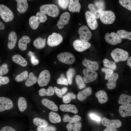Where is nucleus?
I'll use <instances>...</instances> for the list:
<instances>
[{
	"instance_id": "obj_40",
	"label": "nucleus",
	"mask_w": 131,
	"mask_h": 131,
	"mask_svg": "<svg viewBox=\"0 0 131 131\" xmlns=\"http://www.w3.org/2000/svg\"><path fill=\"white\" fill-rule=\"evenodd\" d=\"M28 72L27 71H23L17 75L15 78V80L17 82H21L27 79L28 76Z\"/></svg>"
},
{
	"instance_id": "obj_44",
	"label": "nucleus",
	"mask_w": 131,
	"mask_h": 131,
	"mask_svg": "<svg viewBox=\"0 0 131 131\" xmlns=\"http://www.w3.org/2000/svg\"><path fill=\"white\" fill-rule=\"evenodd\" d=\"M101 71L105 73V79L106 80H108L114 73L112 70L106 68H102Z\"/></svg>"
},
{
	"instance_id": "obj_55",
	"label": "nucleus",
	"mask_w": 131,
	"mask_h": 131,
	"mask_svg": "<svg viewBox=\"0 0 131 131\" xmlns=\"http://www.w3.org/2000/svg\"><path fill=\"white\" fill-rule=\"evenodd\" d=\"M56 95L60 98H62L63 96L61 89H60L56 87H54L53 88Z\"/></svg>"
},
{
	"instance_id": "obj_27",
	"label": "nucleus",
	"mask_w": 131,
	"mask_h": 131,
	"mask_svg": "<svg viewBox=\"0 0 131 131\" xmlns=\"http://www.w3.org/2000/svg\"><path fill=\"white\" fill-rule=\"evenodd\" d=\"M12 59L14 62L22 66L25 67L27 65L26 61L20 55L16 54L13 56Z\"/></svg>"
},
{
	"instance_id": "obj_7",
	"label": "nucleus",
	"mask_w": 131,
	"mask_h": 131,
	"mask_svg": "<svg viewBox=\"0 0 131 131\" xmlns=\"http://www.w3.org/2000/svg\"><path fill=\"white\" fill-rule=\"evenodd\" d=\"M63 40V37L60 34L54 32L48 36L47 43L50 47H55L59 45Z\"/></svg>"
},
{
	"instance_id": "obj_35",
	"label": "nucleus",
	"mask_w": 131,
	"mask_h": 131,
	"mask_svg": "<svg viewBox=\"0 0 131 131\" xmlns=\"http://www.w3.org/2000/svg\"><path fill=\"white\" fill-rule=\"evenodd\" d=\"M116 33L121 38L131 40V32L125 30H120L117 31Z\"/></svg>"
},
{
	"instance_id": "obj_61",
	"label": "nucleus",
	"mask_w": 131,
	"mask_h": 131,
	"mask_svg": "<svg viewBox=\"0 0 131 131\" xmlns=\"http://www.w3.org/2000/svg\"><path fill=\"white\" fill-rule=\"evenodd\" d=\"M5 28V26L4 24L0 20V30H3Z\"/></svg>"
},
{
	"instance_id": "obj_31",
	"label": "nucleus",
	"mask_w": 131,
	"mask_h": 131,
	"mask_svg": "<svg viewBox=\"0 0 131 131\" xmlns=\"http://www.w3.org/2000/svg\"><path fill=\"white\" fill-rule=\"evenodd\" d=\"M40 22L37 17L35 16H31L29 18V24L31 28L35 30L38 27Z\"/></svg>"
},
{
	"instance_id": "obj_51",
	"label": "nucleus",
	"mask_w": 131,
	"mask_h": 131,
	"mask_svg": "<svg viewBox=\"0 0 131 131\" xmlns=\"http://www.w3.org/2000/svg\"><path fill=\"white\" fill-rule=\"evenodd\" d=\"M119 77V75L117 73H115L109 78L108 80V82L111 83H116Z\"/></svg>"
},
{
	"instance_id": "obj_25",
	"label": "nucleus",
	"mask_w": 131,
	"mask_h": 131,
	"mask_svg": "<svg viewBox=\"0 0 131 131\" xmlns=\"http://www.w3.org/2000/svg\"><path fill=\"white\" fill-rule=\"evenodd\" d=\"M119 112L120 115L123 117L131 116V106L121 105L119 106Z\"/></svg>"
},
{
	"instance_id": "obj_13",
	"label": "nucleus",
	"mask_w": 131,
	"mask_h": 131,
	"mask_svg": "<svg viewBox=\"0 0 131 131\" xmlns=\"http://www.w3.org/2000/svg\"><path fill=\"white\" fill-rule=\"evenodd\" d=\"M73 44L75 50L79 52L84 51L89 48L91 45L89 42L79 40H75L73 42Z\"/></svg>"
},
{
	"instance_id": "obj_9",
	"label": "nucleus",
	"mask_w": 131,
	"mask_h": 131,
	"mask_svg": "<svg viewBox=\"0 0 131 131\" xmlns=\"http://www.w3.org/2000/svg\"><path fill=\"white\" fill-rule=\"evenodd\" d=\"M50 77L48 71L45 70L42 71L39 75L37 81L39 86L43 87L47 85L50 81Z\"/></svg>"
},
{
	"instance_id": "obj_3",
	"label": "nucleus",
	"mask_w": 131,
	"mask_h": 131,
	"mask_svg": "<svg viewBox=\"0 0 131 131\" xmlns=\"http://www.w3.org/2000/svg\"><path fill=\"white\" fill-rule=\"evenodd\" d=\"M101 22L106 24H112L115 21V16L114 13L110 10H102L100 16Z\"/></svg>"
},
{
	"instance_id": "obj_39",
	"label": "nucleus",
	"mask_w": 131,
	"mask_h": 131,
	"mask_svg": "<svg viewBox=\"0 0 131 131\" xmlns=\"http://www.w3.org/2000/svg\"><path fill=\"white\" fill-rule=\"evenodd\" d=\"M76 97L74 93H68L63 97V102L66 104L70 102L72 99H75Z\"/></svg>"
},
{
	"instance_id": "obj_53",
	"label": "nucleus",
	"mask_w": 131,
	"mask_h": 131,
	"mask_svg": "<svg viewBox=\"0 0 131 131\" xmlns=\"http://www.w3.org/2000/svg\"><path fill=\"white\" fill-rule=\"evenodd\" d=\"M73 125V131H79L81 130L82 124L80 122H77Z\"/></svg>"
},
{
	"instance_id": "obj_41",
	"label": "nucleus",
	"mask_w": 131,
	"mask_h": 131,
	"mask_svg": "<svg viewBox=\"0 0 131 131\" xmlns=\"http://www.w3.org/2000/svg\"><path fill=\"white\" fill-rule=\"evenodd\" d=\"M75 70L73 68H70L66 73V75L68 83L71 84L72 83L73 78L75 74Z\"/></svg>"
},
{
	"instance_id": "obj_22",
	"label": "nucleus",
	"mask_w": 131,
	"mask_h": 131,
	"mask_svg": "<svg viewBox=\"0 0 131 131\" xmlns=\"http://www.w3.org/2000/svg\"><path fill=\"white\" fill-rule=\"evenodd\" d=\"M82 64L87 68L94 71L97 70L98 68L99 65L97 62L92 61L89 59H85L82 62Z\"/></svg>"
},
{
	"instance_id": "obj_23",
	"label": "nucleus",
	"mask_w": 131,
	"mask_h": 131,
	"mask_svg": "<svg viewBox=\"0 0 131 131\" xmlns=\"http://www.w3.org/2000/svg\"><path fill=\"white\" fill-rule=\"evenodd\" d=\"M95 95L98 98V101L100 104L105 103L108 101V98L106 92L103 90L97 91Z\"/></svg>"
},
{
	"instance_id": "obj_2",
	"label": "nucleus",
	"mask_w": 131,
	"mask_h": 131,
	"mask_svg": "<svg viewBox=\"0 0 131 131\" xmlns=\"http://www.w3.org/2000/svg\"><path fill=\"white\" fill-rule=\"evenodd\" d=\"M111 55L114 60L116 62L126 60L129 57L128 52L122 49L116 48L111 52Z\"/></svg>"
},
{
	"instance_id": "obj_52",
	"label": "nucleus",
	"mask_w": 131,
	"mask_h": 131,
	"mask_svg": "<svg viewBox=\"0 0 131 131\" xmlns=\"http://www.w3.org/2000/svg\"><path fill=\"white\" fill-rule=\"evenodd\" d=\"M95 6L96 8L102 10V11L105 8V4L102 0H97L95 1Z\"/></svg>"
},
{
	"instance_id": "obj_36",
	"label": "nucleus",
	"mask_w": 131,
	"mask_h": 131,
	"mask_svg": "<svg viewBox=\"0 0 131 131\" xmlns=\"http://www.w3.org/2000/svg\"><path fill=\"white\" fill-rule=\"evenodd\" d=\"M33 123L35 125L40 127H44L48 126V123L45 120L38 117L34 118Z\"/></svg>"
},
{
	"instance_id": "obj_6",
	"label": "nucleus",
	"mask_w": 131,
	"mask_h": 131,
	"mask_svg": "<svg viewBox=\"0 0 131 131\" xmlns=\"http://www.w3.org/2000/svg\"><path fill=\"white\" fill-rule=\"evenodd\" d=\"M83 73L84 75L83 81L87 83L94 81L98 77V74L96 71L88 68L83 69Z\"/></svg>"
},
{
	"instance_id": "obj_46",
	"label": "nucleus",
	"mask_w": 131,
	"mask_h": 131,
	"mask_svg": "<svg viewBox=\"0 0 131 131\" xmlns=\"http://www.w3.org/2000/svg\"><path fill=\"white\" fill-rule=\"evenodd\" d=\"M36 16L37 17L40 23L45 22L47 19V16L46 15L40 12H38L36 13Z\"/></svg>"
},
{
	"instance_id": "obj_14",
	"label": "nucleus",
	"mask_w": 131,
	"mask_h": 131,
	"mask_svg": "<svg viewBox=\"0 0 131 131\" xmlns=\"http://www.w3.org/2000/svg\"><path fill=\"white\" fill-rule=\"evenodd\" d=\"M13 106L12 101L9 98L0 97V112L11 109Z\"/></svg>"
},
{
	"instance_id": "obj_56",
	"label": "nucleus",
	"mask_w": 131,
	"mask_h": 131,
	"mask_svg": "<svg viewBox=\"0 0 131 131\" xmlns=\"http://www.w3.org/2000/svg\"><path fill=\"white\" fill-rule=\"evenodd\" d=\"M89 116L92 120L97 121H99L100 120V117L94 114L91 113L89 114Z\"/></svg>"
},
{
	"instance_id": "obj_38",
	"label": "nucleus",
	"mask_w": 131,
	"mask_h": 131,
	"mask_svg": "<svg viewBox=\"0 0 131 131\" xmlns=\"http://www.w3.org/2000/svg\"><path fill=\"white\" fill-rule=\"evenodd\" d=\"M104 66L113 70H115L117 68L115 62L110 61L106 58H105L103 61Z\"/></svg>"
},
{
	"instance_id": "obj_37",
	"label": "nucleus",
	"mask_w": 131,
	"mask_h": 131,
	"mask_svg": "<svg viewBox=\"0 0 131 131\" xmlns=\"http://www.w3.org/2000/svg\"><path fill=\"white\" fill-rule=\"evenodd\" d=\"M63 120L65 122H69V123H72L80 121L81 117L77 115H75L73 117H70L67 115H64Z\"/></svg>"
},
{
	"instance_id": "obj_60",
	"label": "nucleus",
	"mask_w": 131,
	"mask_h": 131,
	"mask_svg": "<svg viewBox=\"0 0 131 131\" xmlns=\"http://www.w3.org/2000/svg\"><path fill=\"white\" fill-rule=\"evenodd\" d=\"M127 64L128 66L131 68V57L130 56L127 59Z\"/></svg>"
},
{
	"instance_id": "obj_30",
	"label": "nucleus",
	"mask_w": 131,
	"mask_h": 131,
	"mask_svg": "<svg viewBox=\"0 0 131 131\" xmlns=\"http://www.w3.org/2000/svg\"><path fill=\"white\" fill-rule=\"evenodd\" d=\"M53 88L51 86L49 87L47 90L43 88L40 89L39 91V95L41 96H52L55 93Z\"/></svg>"
},
{
	"instance_id": "obj_5",
	"label": "nucleus",
	"mask_w": 131,
	"mask_h": 131,
	"mask_svg": "<svg viewBox=\"0 0 131 131\" xmlns=\"http://www.w3.org/2000/svg\"><path fill=\"white\" fill-rule=\"evenodd\" d=\"M57 57L61 62L67 64H73L75 60V58L74 55L68 52L60 53L57 55Z\"/></svg>"
},
{
	"instance_id": "obj_43",
	"label": "nucleus",
	"mask_w": 131,
	"mask_h": 131,
	"mask_svg": "<svg viewBox=\"0 0 131 131\" xmlns=\"http://www.w3.org/2000/svg\"><path fill=\"white\" fill-rule=\"evenodd\" d=\"M119 2L123 7L130 11L131 10V0H119Z\"/></svg>"
},
{
	"instance_id": "obj_4",
	"label": "nucleus",
	"mask_w": 131,
	"mask_h": 131,
	"mask_svg": "<svg viewBox=\"0 0 131 131\" xmlns=\"http://www.w3.org/2000/svg\"><path fill=\"white\" fill-rule=\"evenodd\" d=\"M0 16L6 22L12 21L14 18V15L12 11L3 4L0 5Z\"/></svg>"
},
{
	"instance_id": "obj_59",
	"label": "nucleus",
	"mask_w": 131,
	"mask_h": 131,
	"mask_svg": "<svg viewBox=\"0 0 131 131\" xmlns=\"http://www.w3.org/2000/svg\"><path fill=\"white\" fill-rule=\"evenodd\" d=\"M73 125L72 123H68L66 125V128L68 131H71L73 129Z\"/></svg>"
},
{
	"instance_id": "obj_11",
	"label": "nucleus",
	"mask_w": 131,
	"mask_h": 131,
	"mask_svg": "<svg viewBox=\"0 0 131 131\" xmlns=\"http://www.w3.org/2000/svg\"><path fill=\"white\" fill-rule=\"evenodd\" d=\"M102 123L103 125L106 128L112 129L119 128L122 125V122L119 120H110L106 117L103 118Z\"/></svg>"
},
{
	"instance_id": "obj_15",
	"label": "nucleus",
	"mask_w": 131,
	"mask_h": 131,
	"mask_svg": "<svg viewBox=\"0 0 131 131\" xmlns=\"http://www.w3.org/2000/svg\"><path fill=\"white\" fill-rule=\"evenodd\" d=\"M70 18V15L69 12H66L62 13L57 25L58 28L59 29H63L65 25L69 23Z\"/></svg>"
},
{
	"instance_id": "obj_32",
	"label": "nucleus",
	"mask_w": 131,
	"mask_h": 131,
	"mask_svg": "<svg viewBox=\"0 0 131 131\" xmlns=\"http://www.w3.org/2000/svg\"><path fill=\"white\" fill-rule=\"evenodd\" d=\"M88 8L90 11L94 15L96 19H98L100 17L102 11L101 9L96 8L94 5L91 3L88 5Z\"/></svg>"
},
{
	"instance_id": "obj_1",
	"label": "nucleus",
	"mask_w": 131,
	"mask_h": 131,
	"mask_svg": "<svg viewBox=\"0 0 131 131\" xmlns=\"http://www.w3.org/2000/svg\"><path fill=\"white\" fill-rule=\"evenodd\" d=\"M40 12L53 17L57 16L59 13L58 7L54 4L42 5L40 7Z\"/></svg>"
},
{
	"instance_id": "obj_54",
	"label": "nucleus",
	"mask_w": 131,
	"mask_h": 131,
	"mask_svg": "<svg viewBox=\"0 0 131 131\" xmlns=\"http://www.w3.org/2000/svg\"><path fill=\"white\" fill-rule=\"evenodd\" d=\"M9 78L6 76H0V86L2 85L6 84L9 82Z\"/></svg>"
},
{
	"instance_id": "obj_62",
	"label": "nucleus",
	"mask_w": 131,
	"mask_h": 131,
	"mask_svg": "<svg viewBox=\"0 0 131 131\" xmlns=\"http://www.w3.org/2000/svg\"><path fill=\"white\" fill-rule=\"evenodd\" d=\"M103 131H118L115 129H112L110 128H106Z\"/></svg>"
},
{
	"instance_id": "obj_12",
	"label": "nucleus",
	"mask_w": 131,
	"mask_h": 131,
	"mask_svg": "<svg viewBox=\"0 0 131 131\" xmlns=\"http://www.w3.org/2000/svg\"><path fill=\"white\" fill-rule=\"evenodd\" d=\"M105 39L106 41L109 44L115 45L120 43L122 41V39L120 38L116 33L112 32L110 33H106L105 35Z\"/></svg>"
},
{
	"instance_id": "obj_21",
	"label": "nucleus",
	"mask_w": 131,
	"mask_h": 131,
	"mask_svg": "<svg viewBox=\"0 0 131 131\" xmlns=\"http://www.w3.org/2000/svg\"><path fill=\"white\" fill-rule=\"evenodd\" d=\"M31 41L30 37L27 36H24L19 40L18 47L22 51L26 50L27 48V44L29 43Z\"/></svg>"
},
{
	"instance_id": "obj_26",
	"label": "nucleus",
	"mask_w": 131,
	"mask_h": 131,
	"mask_svg": "<svg viewBox=\"0 0 131 131\" xmlns=\"http://www.w3.org/2000/svg\"><path fill=\"white\" fill-rule=\"evenodd\" d=\"M42 104L49 109L53 111H56L58 108L56 105L53 101L46 98H44L41 100Z\"/></svg>"
},
{
	"instance_id": "obj_28",
	"label": "nucleus",
	"mask_w": 131,
	"mask_h": 131,
	"mask_svg": "<svg viewBox=\"0 0 131 131\" xmlns=\"http://www.w3.org/2000/svg\"><path fill=\"white\" fill-rule=\"evenodd\" d=\"M38 78L33 72L29 74L25 82V85L27 87H30L35 84L37 81Z\"/></svg>"
},
{
	"instance_id": "obj_64",
	"label": "nucleus",
	"mask_w": 131,
	"mask_h": 131,
	"mask_svg": "<svg viewBox=\"0 0 131 131\" xmlns=\"http://www.w3.org/2000/svg\"></svg>"
},
{
	"instance_id": "obj_34",
	"label": "nucleus",
	"mask_w": 131,
	"mask_h": 131,
	"mask_svg": "<svg viewBox=\"0 0 131 131\" xmlns=\"http://www.w3.org/2000/svg\"><path fill=\"white\" fill-rule=\"evenodd\" d=\"M17 105L19 110L21 112H23L26 109L27 106L25 99L22 97L19 98L18 101Z\"/></svg>"
},
{
	"instance_id": "obj_63",
	"label": "nucleus",
	"mask_w": 131,
	"mask_h": 131,
	"mask_svg": "<svg viewBox=\"0 0 131 131\" xmlns=\"http://www.w3.org/2000/svg\"><path fill=\"white\" fill-rule=\"evenodd\" d=\"M62 93L63 95L64 94L67 92V89L66 87H64L61 89Z\"/></svg>"
},
{
	"instance_id": "obj_20",
	"label": "nucleus",
	"mask_w": 131,
	"mask_h": 131,
	"mask_svg": "<svg viewBox=\"0 0 131 131\" xmlns=\"http://www.w3.org/2000/svg\"><path fill=\"white\" fill-rule=\"evenodd\" d=\"M92 93V90L90 87H88L78 92L77 98L79 100L83 101Z\"/></svg>"
},
{
	"instance_id": "obj_18",
	"label": "nucleus",
	"mask_w": 131,
	"mask_h": 131,
	"mask_svg": "<svg viewBox=\"0 0 131 131\" xmlns=\"http://www.w3.org/2000/svg\"><path fill=\"white\" fill-rule=\"evenodd\" d=\"M17 2V9L18 12L21 13L25 12L27 9L28 5L26 0H16Z\"/></svg>"
},
{
	"instance_id": "obj_33",
	"label": "nucleus",
	"mask_w": 131,
	"mask_h": 131,
	"mask_svg": "<svg viewBox=\"0 0 131 131\" xmlns=\"http://www.w3.org/2000/svg\"><path fill=\"white\" fill-rule=\"evenodd\" d=\"M49 118L50 121L53 123H60L61 121L59 115L57 113L53 112L49 113Z\"/></svg>"
},
{
	"instance_id": "obj_42",
	"label": "nucleus",
	"mask_w": 131,
	"mask_h": 131,
	"mask_svg": "<svg viewBox=\"0 0 131 131\" xmlns=\"http://www.w3.org/2000/svg\"><path fill=\"white\" fill-rule=\"evenodd\" d=\"M75 81L79 88L82 89L85 87L86 84L82 77L80 75H78L75 77Z\"/></svg>"
},
{
	"instance_id": "obj_19",
	"label": "nucleus",
	"mask_w": 131,
	"mask_h": 131,
	"mask_svg": "<svg viewBox=\"0 0 131 131\" xmlns=\"http://www.w3.org/2000/svg\"><path fill=\"white\" fill-rule=\"evenodd\" d=\"M119 104L126 106H131V97L127 94H123L121 95L118 100Z\"/></svg>"
},
{
	"instance_id": "obj_48",
	"label": "nucleus",
	"mask_w": 131,
	"mask_h": 131,
	"mask_svg": "<svg viewBox=\"0 0 131 131\" xmlns=\"http://www.w3.org/2000/svg\"><path fill=\"white\" fill-rule=\"evenodd\" d=\"M57 83L59 84L66 85H68V84L67 80L63 74H62L60 77L58 79Z\"/></svg>"
},
{
	"instance_id": "obj_58",
	"label": "nucleus",
	"mask_w": 131,
	"mask_h": 131,
	"mask_svg": "<svg viewBox=\"0 0 131 131\" xmlns=\"http://www.w3.org/2000/svg\"><path fill=\"white\" fill-rule=\"evenodd\" d=\"M116 83H107L106 85L107 86V88L109 89H112L114 88L116 86Z\"/></svg>"
},
{
	"instance_id": "obj_24",
	"label": "nucleus",
	"mask_w": 131,
	"mask_h": 131,
	"mask_svg": "<svg viewBox=\"0 0 131 131\" xmlns=\"http://www.w3.org/2000/svg\"><path fill=\"white\" fill-rule=\"evenodd\" d=\"M60 110L63 111L69 112L76 114L78 112V110L74 105L71 104H62L59 106Z\"/></svg>"
},
{
	"instance_id": "obj_17",
	"label": "nucleus",
	"mask_w": 131,
	"mask_h": 131,
	"mask_svg": "<svg viewBox=\"0 0 131 131\" xmlns=\"http://www.w3.org/2000/svg\"><path fill=\"white\" fill-rule=\"evenodd\" d=\"M79 1V0H69L68 8L70 11L80 12L81 6Z\"/></svg>"
},
{
	"instance_id": "obj_16",
	"label": "nucleus",
	"mask_w": 131,
	"mask_h": 131,
	"mask_svg": "<svg viewBox=\"0 0 131 131\" xmlns=\"http://www.w3.org/2000/svg\"><path fill=\"white\" fill-rule=\"evenodd\" d=\"M17 39L16 33L14 31L11 32L8 36V47L10 49H13L15 46Z\"/></svg>"
},
{
	"instance_id": "obj_29",
	"label": "nucleus",
	"mask_w": 131,
	"mask_h": 131,
	"mask_svg": "<svg viewBox=\"0 0 131 131\" xmlns=\"http://www.w3.org/2000/svg\"><path fill=\"white\" fill-rule=\"evenodd\" d=\"M46 39L39 37L35 39L33 44L34 46L38 49H41L43 48L46 44Z\"/></svg>"
},
{
	"instance_id": "obj_47",
	"label": "nucleus",
	"mask_w": 131,
	"mask_h": 131,
	"mask_svg": "<svg viewBox=\"0 0 131 131\" xmlns=\"http://www.w3.org/2000/svg\"><path fill=\"white\" fill-rule=\"evenodd\" d=\"M37 131H56V129L54 126H47L44 127H38Z\"/></svg>"
},
{
	"instance_id": "obj_49",
	"label": "nucleus",
	"mask_w": 131,
	"mask_h": 131,
	"mask_svg": "<svg viewBox=\"0 0 131 131\" xmlns=\"http://www.w3.org/2000/svg\"><path fill=\"white\" fill-rule=\"evenodd\" d=\"M58 4L62 8L65 9L67 8L69 2V0H58Z\"/></svg>"
},
{
	"instance_id": "obj_45",
	"label": "nucleus",
	"mask_w": 131,
	"mask_h": 131,
	"mask_svg": "<svg viewBox=\"0 0 131 131\" xmlns=\"http://www.w3.org/2000/svg\"><path fill=\"white\" fill-rule=\"evenodd\" d=\"M8 66L6 64H4L0 66V76L7 74L8 72Z\"/></svg>"
},
{
	"instance_id": "obj_57",
	"label": "nucleus",
	"mask_w": 131,
	"mask_h": 131,
	"mask_svg": "<svg viewBox=\"0 0 131 131\" xmlns=\"http://www.w3.org/2000/svg\"><path fill=\"white\" fill-rule=\"evenodd\" d=\"M0 131H16L13 128L9 126H5L3 127L0 130Z\"/></svg>"
},
{
	"instance_id": "obj_10",
	"label": "nucleus",
	"mask_w": 131,
	"mask_h": 131,
	"mask_svg": "<svg viewBox=\"0 0 131 131\" xmlns=\"http://www.w3.org/2000/svg\"><path fill=\"white\" fill-rule=\"evenodd\" d=\"M81 40L87 41L91 38L92 33L87 26L84 25L80 27L78 30Z\"/></svg>"
},
{
	"instance_id": "obj_8",
	"label": "nucleus",
	"mask_w": 131,
	"mask_h": 131,
	"mask_svg": "<svg viewBox=\"0 0 131 131\" xmlns=\"http://www.w3.org/2000/svg\"><path fill=\"white\" fill-rule=\"evenodd\" d=\"M85 17L87 25L92 30L96 29L98 27V24L94 15L90 11H87L85 13Z\"/></svg>"
},
{
	"instance_id": "obj_50",
	"label": "nucleus",
	"mask_w": 131,
	"mask_h": 131,
	"mask_svg": "<svg viewBox=\"0 0 131 131\" xmlns=\"http://www.w3.org/2000/svg\"><path fill=\"white\" fill-rule=\"evenodd\" d=\"M28 55L31 57V61L32 64L35 65L38 64L39 61L36 58L33 53L31 51H29Z\"/></svg>"
}]
</instances>
